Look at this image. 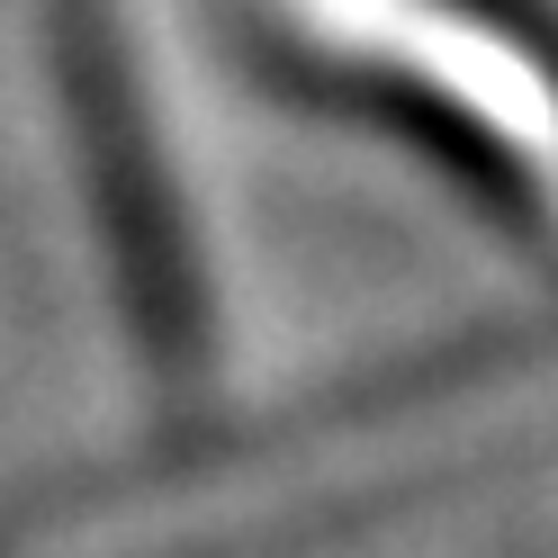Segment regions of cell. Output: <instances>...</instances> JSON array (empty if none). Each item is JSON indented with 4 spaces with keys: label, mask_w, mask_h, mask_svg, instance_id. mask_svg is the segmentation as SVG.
Listing matches in <instances>:
<instances>
[{
    "label": "cell",
    "mask_w": 558,
    "mask_h": 558,
    "mask_svg": "<svg viewBox=\"0 0 558 558\" xmlns=\"http://www.w3.org/2000/svg\"><path fill=\"white\" fill-rule=\"evenodd\" d=\"M37 27H46L54 90L73 109L90 190H99V234H109V262H118L126 325L162 369H190L198 333H207V298H198L181 207H171V171L145 135V109H135L118 19H109V0H37Z\"/></svg>",
    "instance_id": "cell-1"
}]
</instances>
